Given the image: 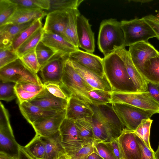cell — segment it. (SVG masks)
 <instances>
[{
  "label": "cell",
  "instance_id": "cell-18",
  "mask_svg": "<svg viewBox=\"0 0 159 159\" xmlns=\"http://www.w3.org/2000/svg\"><path fill=\"white\" fill-rule=\"evenodd\" d=\"M68 101L55 96L44 88L36 97L29 102L46 110L59 111L66 109Z\"/></svg>",
  "mask_w": 159,
  "mask_h": 159
},
{
  "label": "cell",
  "instance_id": "cell-8",
  "mask_svg": "<svg viewBox=\"0 0 159 159\" xmlns=\"http://www.w3.org/2000/svg\"><path fill=\"white\" fill-rule=\"evenodd\" d=\"M111 103L128 104L148 111L159 113V103L148 92L135 93L112 92Z\"/></svg>",
  "mask_w": 159,
  "mask_h": 159
},
{
  "label": "cell",
  "instance_id": "cell-43",
  "mask_svg": "<svg viewBox=\"0 0 159 159\" xmlns=\"http://www.w3.org/2000/svg\"><path fill=\"white\" fill-rule=\"evenodd\" d=\"M16 83L12 82H0V99L8 102L16 98L14 87Z\"/></svg>",
  "mask_w": 159,
  "mask_h": 159
},
{
  "label": "cell",
  "instance_id": "cell-54",
  "mask_svg": "<svg viewBox=\"0 0 159 159\" xmlns=\"http://www.w3.org/2000/svg\"><path fill=\"white\" fill-rule=\"evenodd\" d=\"M85 159H103L94 152Z\"/></svg>",
  "mask_w": 159,
  "mask_h": 159
},
{
  "label": "cell",
  "instance_id": "cell-40",
  "mask_svg": "<svg viewBox=\"0 0 159 159\" xmlns=\"http://www.w3.org/2000/svg\"><path fill=\"white\" fill-rule=\"evenodd\" d=\"M18 7L39 9L48 11L50 7L49 0H11Z\"/></svg>",
  "mask_w": 159,
  "mask_h": 159
},
{
  "label": "cell",
  "instance_id": "cell-28",
  "mask_svg": "<svg viewBox=\"0 0 159 159\" xmlns=\"http://www.w3.org/2000/svg\"><path fill=\"white\" fill-rule=\"evenodd\" d=\"M80 13L78 8L69 11L68 20L64 37L70 43L79 48L77 38V19Z\"/></svg>",
  "mask_w": 159,
  "mask_h": 159
},
{
  "label": "cell",
  "instance_id": "cell-42",
  "mask_svg": "<svg viewBox=\"0 0 159 159\" xmlns=\"http://www.w3.org/2000/svg\"><path fill=\"white\" fill-rule=\"evenodd\" d=\"M23 64L30 70L37 74L40 69L35 49L19 57Z\"/></svg>",
  "mask_w": 159,
  "mask_h": 159
},
{
  "label": "cell",
  "instance_id": "cell-50",
  "mask_svg": "<svg viewBox=\"0 0 159 159\" xmlns=\"http://www.w3.org/2000/svg\"><path fill=\"white\" fill-rule=\"evenodd\" d=\"M109 142L116 157L117 159H122L117 139Z\"/></svg>",
  "mask_w": 159,
  "mask_h": 159
},
{
  "label": "cell",
  "instance_id": "cell-36",
  "mask_svg": "<svg viewBox=\"0 0 159 159\" xmlns=\"http://www.w3.org/2000/svg\"><path fill=\"white\" fill-rule=\"evenodd\" d=\"M87 98L90 103L95 105L111 102L112 92L99 89H94L88 92Z\"/></svg>",
  "mask_w": 159,
  "mask_h": 159
},
{
  "label": "cell",
  "instance_id": "cell-48",
  "mask_svg": "<svg viewBox=\"0 0 159 159\" xmlns=\"http://www.w3.org/2000/svg\"><path fill=\"white\" fill-rule=\"evenodd\" d=\"M148 91L151 96L159 103V84L148 82Z\"/></svg>",
  "mask_w": 159,
  "mask_h": 159
},
{
  "label": "cell",
  "instance_id": "cell-46",
  "mask_svg": "<svg viewBox=\"0 0 159 159\" xmlns=\"http://www.w3.org/2000/svg\"><path fill=\"white\" fill-rule=\"evenodd\" d=\"M94 152L93 142L83 146L78 152L71 157L74 159H85Z\"/></svg>",
  "mask_w": 159,
  "mask_h": 159
},
{
  "label": "cell",
  "instance_id": "cell-25",
  "mask_svg": "<svg viewBox=\"0 0 159 159\" xmlns=\"http://www.w3.org/2000/svg\"><path fill=\"white\" fill-rule=\"evenodd\" d=\"M35 20L21 24H6L0 26V48L11 45L15 37L30 25Z\"/></svg>",
  "mask_w": 159,
  "mask_h": 159
},
{
  "label": "cell",
  "instance_id": "cell-24",
  "mask_svg": "<svg viewBox=\"0 0 159 159\" xmlns=\"http://www.w3.org/2000/svg\"><path fill=\"white\" fill-rule=\"evenodd\" d=\"M47 15L45 11L41 9L18 7L6 24H22L38 19H42Z\"/></svg>",
  "mask_w": 159,
  "mask_h": 159
},
{
  "label": "cell",
  "instance_id": "cell-49",
  "mask_svg": "<svg viewBox=\"0 0 159 159\" xmlns=\"http://www.w3.org/2000/svg\"><path fill=\"white\" fill-rule=\"evenodd\" d=\"M145 21L152 29L156 35V38L159 40V24L153 20L150 15L143 17Z\"/></svg>",
  "mask_w": 159,
  "mask_h": 159
},
{
  "label": "cell",
  "instance_id": "cell-55",
  "mask_svg": "<svg viewBox=\"0 0 159 159\" xmlns=\"http://www.w3.org/2000/svg\"><path fill=\"white\" fill-rule=\"evenodd\" d=\"M151 0H131L130 1H133L135 2H140L141 3H146L152 1Z\"/></svg>",
  "mask_w": 159,
  "mask_h": 159
},
{
  "label": "cell",
  "instance_id": "cell-29",
  "mask_svg": "<svg viewBox=\"0 0 159 159\" xmlns=\"http://www.w3.org/2000/svg\"><path fill=\"white\" fill-rule=\"evenodd\" d=\"M141 73L148 82L159 84V55L144 62Z\"/></svg>",
  "mask_w": 159,
  "mask_h": 159
},
{
  "label": "cell",
  "instance_id": "cell-35",
  "mask_svg": "<svg viewBox=\"0 0 159 159\" xmlns=\"http://www.w3.org/2000/svg\"><path fill=\"white\" fill-rule=\"evenodd\" d=\"M50 7L47 14L55 11H68L78 8L83 0H49Z\"/></svg>",
  "mask_w": 159,
  "mask_h": 159
},
{
  "label": "cell",
  "instance_id": "cell-26",
  "mask_svg": "<svg viewBox=\"0 0 159 159\" xmlns=\"http://www.w3.org/2000/svg\"><path fill=\"white\" fill-rule=\"evenodd\" d=\"M44 88L43 85H40L30 82L16 84L14 89L18 104L32 99Z\"/></svg>",
  "mask_w": 159,
  "mask_h": 159
},
{
  "label": "cell",
  "instance_id": "cell-2",
  "mask_svg": "<svg viewBox=\"0 0 159 159\" xmlns=\"http://www.w3.org/2000/svg\"><path fill=\"white\" fill-rule=\"evenodd\" d=\"M97 44L104 57L114 52L118 48L125 47L120 22L112 18L103 20L100 26Z\"/></svg>",
  "mask_w": 159,
  "mask_h": 159
},
{
  "label": "cell",
  "instance_id": "cell-30",
  "mask_svg": "<svg viewBox=\"0 0 159 159\" xmlns=\"http://www.w3.org/2000/svg\"><path fill=\"white\" fill-rule=\"evenodd\" d=\"M82 146L92 143L94 138L92 127L89 117L75 121Z\"/></svg>",
  "mask_w": 159,
  "mask_h": 159
},
{
  "label": "cell",
  "instance_id": "cell-11",
  "mask_svg": "<svg viewBox=\"0 0 159 159\" xmlns=\"http://www.w3.org/2000/svg\"><path fill=\"white\" fill-rule=\"evenodd\" d=\"M62 145L66 153L71 156L82 147L74 120L65 118L59 129Z\"/></svg>",
  "mask_w": 159,
  "mask_h": 159
},
{
  "label": "cell",
  "instance_id": "cell-3",
  "mask_svg": "<svg viewBox=\"0 0 159 159\" xmlns=\"http://www.w3.org/2000/svg\"><path fill=\"white\" fill-rule=\"evenodd\" d=\"M61 84L70 97L74 96L86 102L88 92L95 89L90 86L73 66L69 59L65 62Z\"/></svg>",
  "mask_w": 159,
  "mask_h": 159
},
{
  "label": "cell",
  "instance_id": "cell-38",
  "mask_svg": "<svg viewBox=\"0 0 159 159\" xmlns=\"http://www.w3.org/2000/svg\"><path fill=\"white\" fill-rule=\"evenodd\" d=\"M35 51L40 68L57 52L41 41L37 45Z\"/></svg>",
  "mask_w": 159,
  "mask_h": 159
},
{
  "label": "cell",
  "instance_id": "cell-39",
  "mask_svg": "<svg viewBox=\"0 0 159 159\" xmlns=\"http://www.w3.org/2000/svg\"><path fill=\"white\" fill-rule=\"evenodd\" d=\"M152 121L151 119L143 120L134 131L137 136L142 139L148 147L152 151L153 150L150 145L149 138L150 128Z\"/></svg>",
  "mask_w": 159,
  "mask_h": 159
},
{
  "label": "cell",
  "instance_id": "cell-51",
  "mask_svg": "<svg viewBox=\"0 0 159 159\" xmlns=\"http://www.w3.org/2000/svg\"><path fill=\"white\" fill-rule=\"evenodd\" d=\"M19 159H33L24 150L22 146L19 145Z\"/></svg>",
  "mask_w": 159,
  "mask_h": 159
},
{
  "label": "cell",
  "instance_id": "cell-1",
  "mask_svg": "<svg viewBox=\"0 0 159 159\" xmlns=\"http://www.w3.org/2000/svg\"><path fill=\"white\" fill-rule=\"evenodd\" d=\"M103 59L104 74L111 85L112 92H138L124 61L117 53L114 52Z\"/></svg>",
  "mask_w": 159,
  "mask_h": 159
},
{
  "label": "cell",
  "instance_id": "cell-21",
  "mask_svg": "<svg viewBox=\"0 0 159 159\" xmlns=\"http://www.w3.org/2000/svg\"><path fill=\"white\" fill-rule=\"evenodd\" d=\"M93 114V112L87 102L74 96H70L66 109V118L75 121L92 117Z\"/></svg>",
  "mask_w": 159,
  "mask_h": 159
},
{
  "label": "cell",
  "instance_id": "cell-57",
  "mask_svg": "<svg viewBox=\"0 0 159 159\" xmlns=\"http://www.w3.org/2000/svg\"><path fill=\"white\" fill-rule=\"evenodd\" d=\"M150 15L153 20L159 24V19L156 17L155 16L151 15Z\"/></svg>",
  "mask_w": 159,
  "mask_h": 159
},
{
  "label": "cell",
  "instance_id": "cell-23",
  "mask_svg": "<svg viewBox=\"0 0 159 159\" xmlns=\"http://www.w3.org/2000/svg\"><path fill=\"white\" fill-rule=\"evenodd\" d=\"M18 104L21 114L31 125L39 120L52 116L59 112L44 109L28 101Z\"/></svg>",
  "mask_w": 159,
  "mask_h": 159
},
{
  "label": "cell",
  "instance_id": "cell-32",
  "mask_svg": "<svg viewBox=\"0 0 159 159\" xmlns=\"http://www.w3.org/2000/svg\"><path fill=\"white\" fill-rule=\"evenodd\" d=\"M42 19L35 20L27 28L18 34L12 40L11 46L15 51L38 30L42 27Z\"/></svg>",
  "mask_w": 159,
  "mask_h": 159
},
{
  "label": "cell",
  "instance_id": "cell-5",
  "mask_svg": "<svg viewBox=\"0 0 159 159\" xmlns=\"http://www.w3.org/2000/svg\"><path fill=\"white\" fill-rule=\"evenodd\" d=\"M120 23L124 35L125 47L139 42H148L150 39L156 38L155 32L143 17L123 20Z\"/></svg>",
  "mask_w": 159,
  "mask_h": 159
},
{
  "label": "cell",
  "instance_id": "cell-7",
  "mask_svg": "<svg viewBox=\"0 0 159 159\" xmlns=\"http://www.w3.org/2000/svg\"><path fill=\"white\" fill-rule=\"evenodd\" d=\"M93 114L106 128L113 139H117L125 128L115 112L112 103L95 105L88 102Z\"/></svg>",
  "mask_w": 159,
  "mask_h": 159
},
{
  "label": "cell",
  "instance_id": "cell-52",
  "mask_svg": "<svg viewBox=\"0 0 159 159\" xmlns=\"http://www.w3.org/2000/svg\"><path fill=\"white\" fill-rule=\"evenodd\" d=\"M0 159H19L18 156H15L6 152L0 151Z\"/></svg>",
  "mask_w": 159,
  "mask_h": 159
},
{
  "label": "cell",
  "instance_id": "cell-22",
  "mask_svg": "<svg viewBox=\"0 0 159 159\" xmlns=\"http://www.w3.org/2000/svg\"><path fill=\"white\" fill-rule=\"evenodd\" d=\"M70 11H57L48 13L43 27L44 31L52 32L64 37Z\"/></svg>",
  "mask_w": 159,
  "mask_h": 159
},
{
  "label": "cell",
  "instance_id": "cell-19",
  "mask_svg": "<svg viewBox=\"0 0 159 159\" xmlns=\"http://www.w3.org/2000/svg\"><path fill=\"white\" fill-rule=\"evenodd\" d=\"M69 60L78 73L92 88L112 92L111 85L105 75L102 77L76 62Z\"/></svg>",
  "mask_w": 159,
  "mask_h": 159
},
{
  "label": "cell",
  "instance_id": "cell-45",
  "mask_svg": "<svg viewBox=\"0 0 159 159\" xmlns=\"http://www.w3.org/2000/svg\"><path fill=\"white\" fill-rule=\"evenodd\" d=\"M44 88L55 96L66 100L70 98L61 83L49 82L43 84Z\"/></svg>",
  "mask_w": 159,
  "mask_h": 159
},
{
  "label": "cell",
  "instance_id": "cell-15",
  "mask_svg": "<svg viewBox=\"0 0 159 159\" xmlns=\"http://www.w3.org/2000/svg\"><path fill=\"white\" fill-rule=\"evenodd\" d=\"M66 118V109L55 115L33 123L32 126L36 134L44 137L53 135L59 130L62 122Z\"/></svg>",
  "mask_w": 159,
  "mask_h": 159
},
{
  "label": "cell",
  "instance_id": "cell-37",
  "mask_svg": "<svg viewBox=\"0 0 159 159\" xmlns=\"http://www.w3.org/2000/svg\"><path fill=\"white\" fill-rule=\"evenodd\" d=\"M18 8L11 0H0V26L6 23Z\"/></svg>",
  "mask_w": 159,
  "mask_h": 159
},
{
  "label": "cell",
  "instance_id": "cell-33",
  "mask_svg": "<svg viewBox=\"0 0 159 159\" xmlns=\"http://www.w3.org/2000/svg\"><path fill=\"white\" fill-rule=\"evenodd\" d=\"M89 119L92 127L94 141L109 142L114 140L103 125L94 114Z\"/></svg>",
  "mask_w": 159,
  "mask_h": 159
},
{
  "label": "cell",
  "instance_id": "cell-6",
  "mask_svg": "<svg viewBox=\"0 0 159 159\" xmlns=\"http://www.w3.org/2000/svg\"><path fill=\"white\" fill-rule=\"evenodd\" d=\"M113 109L127 129L134 131L143 120L150 119L154 112L123 103H112Z\"/></svg>",
  "mask_w": 159,
  "mask_h": 159
},
{
  "label": "cell",
  "instance_id": "cell-20",
  "mask_svg": "<svg viewBox=\"0 0 159 159\" xmlns=\"http://www.w3.org/2000/svg\"><path fill=\"white\" fill-rule=\"evenodd\" d=\"M41 41L56 52L70 55L79 49L61 35L51 32L44 31Z\"/></svg>",
  "mask_w": 159,
  "mask_h": 159
},
{
  "label": "cell",
  "instance_id": "cell-47",
  "mask_svg": "<svg viewBox=\"0 0 159 159\" xmlns=\"http://www.w3.org/2000/svg\"><path fill=\"white\" fill-rule=\"evenodd\" d=\"M136 135L137 140L141 146L143 151L142 159H156L154 151L150 149L145 144L142 139L137 135Z\"/></svg>",
  "mask_w": 159,
  "mask_h": 159
},
{
  "label": "cell",
  "instance_id": "cell-14",
  "mask_svg": "<svg viewBox=\"0 0 159 159\" xmlns=\"http://www.w3.org/2000/svg\"><path fill=\"white\" fill-rule=\"evenodd\" d=\"M69 59L76 62L102 77L105 75L103 59L93 53L79 49L71 53Z\"/></svg>",
  "mask_w": 159,
  "mask_h": 159
},
{
  "label": "cell",
  "instance_id": "cell-9",
  "mask_svg": "<svg viewBox=\"0 0 159 159\" xmlns=\"http://www.w3.org/2000/svg\"><path fill=\"white\" fill-rule=\"evenodd\" d=\"M19 144L16 141L8 110L0 103V151L18 156Z\"/></svg>",
  "mask_w": 159,
  "mask_h": 159
},
{
  "label": "cell",
  "instance_id": "cell-16",
  "mask_svg": "<svg viewBox=\"0 0 159 159\" xmlns=\"http://www.w3.org/2000/svg\"><path fill=\"white\" fill-rule=\"evenodd\" d=\"M77 38L79 48L93 53L95 48L94 34L89 20L80 14L77 19Z\"/></svg>",
  "mask_w": 159,
  "mask_h": 159
},
{
  "label": "cell",
  "instance_id": "cell-27",
  "mask_svg": "<svg viewBox=\"0 0 159 159\" xmlns=\"http://www.w3.org/2000/svg\"><path fill=\"white\" fill-rule=\"evenodd\" d=\"M41 137L45 148L44 159H53L58 154L66 152L62 144L59 130L51 135Z\"/></svg>",
  "mask_w": 159,
  "mask_h": 159
},
{
  "label": "cell",
  "instance_id": "cell-4",
  "mask_svg": "<svg viewBox=\"0 0 159 159\" xmlns=\"http://www.w3.org/2000/svg\"><path fill=\"white\" fill-rule=\"evenodd\" d=\"M0 81L43 85L37 74L26 67L19 58L0 68Z\"/></svg>",
  "mask_w": 159,
  "mask_h": 159
},
{
  "label": "cell",
  "instance_id": "cell-13",
  "mask_svg": "<svg viewBox=\"0 0 159 159\" xmlns=\"http://www.w3.org/2000/svg\"><path fill=\"white\" fill-rule=\"evenodd\" d=\"M128 51L133 62L141 73L144 62L159 55V52L148 42L134 43L129 46Z\"/></svg>",
  "mask_w": 159,
  "mask_h": 159
},
{
  "label": "cell",
  "instance_id": "cell-34",
  "mask_svg": "<svg viewBox=\"0 0 159 159\" xmlns=\"http://www.w3.org/2000/svg\"><path fill=\"white\" fill-rule=\"evenodd\" d=\"M43 32L42 27L19 47L16 51L19 57L35 49L38 43L41 40Z\"/></svg>",
  "mask_w": 159,
  "mask_h": 159
},
{
  "label": "cell",
  "instance_id": "cell-12",
  "mask_svg": "<svg viewBox=\"0 0 159 159\" xmlns=\"http://www.w3.org/2000/svg\"><path fill=\"white\" fill-rule=\"evenodd\" d=\"M117 140L122 159H142V150L134 131L125 128Z\"/></svg>",
  "mask_w": 159,
  "mask_h": 159
},
{
  "label": "cell",
  "instance_id": "cell-10",
  "mask_svg": "<svg viewBox=\"0 0 159 159\" xmlns=\"http://www.w3.org/2000/svg\"><path fill=\"white\" fill-rule=\"evenodd\" d=\"M69 55L57 52L42 66L39 71L43 84L61 83L65 62Z\"/></svg>",
  "mask_w": 159,
  "mask_h": 159
},
{
  "label": "cell",
  "instance_id": "cell-58",
  "mask_svg": "<svg viewBox=\"0 0 159 159\" xmlns=\"http://www.w3.org/2000/svg\"><path fill=\"white\" fill-rule=\"evenodd\" d=\"M156 17H157V18L159 19V11H158V13H157V15H156V16H155Z\"/></svg>",
  "mask_w": 159,
  "mask_h": 159
},
{
  "label": "cell",
  "instance_id": "cell-56",
  "mask_svg": "<svg viewBox=\"0 0 159 159\" xmlns=\"http://www.w3.org/2000/svg\"><path fill=\"white\" fill-rule=\"evenodd\" d=\"M154 156L156 159H159V143L157 149L154 152Z\"/></svg>",
  "mask_w": 159,
  "mask_h": 159
},
{
  "label": "cell",
  "instance_id": "cell-44",
  "mask_svg": "<svg viewBox=\"0 0 159 159\" xmlns=\"http://www.w3.org/2000/svg\"><path fill=\"white\" fill-rule=\"evenodd\" d=\"M19 58V56L11 45L0 48V68Z\"/></svg>",
  "mask_w": 159,
  "mask_h": 159
},
{
  "label": "cell",
  "instance_id": "cell-17",
  "mask_svg": "<svg viewBox=\"0 0 159 159\" xmlns=\"http://www.w3.org/2000/svg\"><path fill=\"white\" fill-rule=\"evenodd\" d=\"M114 52L117 53L124 61L127 72L138 92H148V82L134 66L128 51L126 50L125 47H122L116 49Z\"/></svg>",
  "mask_w": 159,
  "mask_h": 159
},
{
  "label": "cell",
  "instance_id": "cell-41",
  "mask_svg": "<svg viewBox=\"0 0 159 159\" xmlns=\"http://www.w3.org/2000/svg\"><path fill=\"white\" fill-rule=\"evenodd\" d=\"M94 152L103 159H117L109 142L94 141Z\"/></svg>",
  "mask_w": 159,
  "mask_h": 159
},
{
  "label": "cell",
  "instance_id": "cell-31",
  "mask_svg": "<svg viewBox=\"0 0 159 159\" xmlns=\"http://www.w3.org/2000/svg\"><path fill=\"white\" fill-rule=\"evenodd\" d=\"M22 148L33 159H44L45 148L42 137L35 134L34 137L25 146Z\"/></svg>",
  "mask_w": 159,
  "mask_h": 159
},
{
  "label": "cell",
  "instance_id": "cell-53",
  "mask_svg": "<svg viewBox=\"0 0 159 159\" xmlns=\"http://www.w3.org/2000/svg\"><path fill=\"white\" fill-rule=\"evenodd\" d=\"M53 159H74L70 156L68 155L66 152L60 153L56 156Z\"/></svg>",
  "mask_w": 159,
  "mask_h": 159
}]
</instances>
